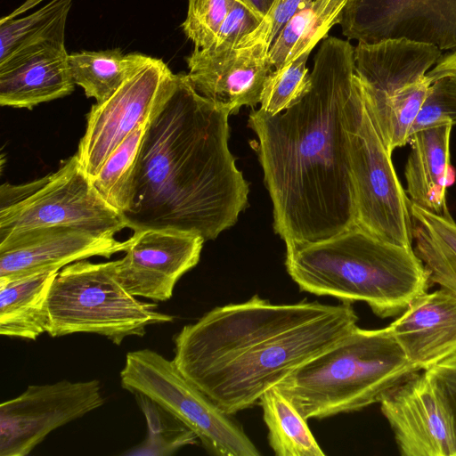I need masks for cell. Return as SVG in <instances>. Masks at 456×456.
I'll list each match as a JSON object with an SVG mask.
<instances>
[{
    "instance_id": "cell-17",
    "label": "cell",
    "mask_w": 456,
    "mask_h": 456,
    "mask_svg": "<svg viewBox=\"0 0 456 456\" xmlns=\"http://www.w3.org/2000/svg\"><path fill=\"white\" fill-rule=\"evenodd\" d=\"M387 327L406 358L427 370L456 354V295L426 291Z\"/></svg>"
},
{
    "instance_id": "cell-12",
    "label": "cell",
    "mask_w": 456,
    "mask_h": 456,
    "mask_svg": "<svg viewBox=\"0 0 456 456\" xmlns=\"http://www.w3.org/2000/svg\"><path fill=\"white\" fill-rule=\"evenodd\" d=\"M339 24L357 43L403 38L456 50V0H347Z\"/></svg>"
},
{
    "instance_id": "cell-31",
    "label": "cell",
    "mask_w": 456,
    "mask_h": 456,
    "mask_svg": "<svg viewBox=\"0 0 456 456\" xmlns=\"http://www.w3.org/2000/svg\"><path fill=\"white\" fill-rule=\"evenodd\" d=\"M445 123L456 125V83L448 77H442L432 82L411 135Z\"/></svg>"
},
{
    "instance_id": "cell-15",
    "label": "cell",
    "mask_w": 456,
    "mask_h": 456,
    "mask_svg": "<svg viewBox=\"0 0 456 456\" xmlns=\"http://www.w3.org/2000/svg\"><path fill=\"white\" fill-rule=\"evenodd\" d=\"M270 43L240 41L223 49H198L186 58L187 77L194 89L230 114L260 103L264 84L272 71Z\"/></svg>"
},
{
    "instance_id": "cell-27",
    "label": "cell",
    "mask_w": 456,
    "mask_h": 456,
    "mask_svg": "<svg viewBox=\"0 0 456 456\" xmlns=\"http://www.w3.org/2000/svg\"><path fill=\"white\" fill-rule=\"evenodd\" d=\"M151 119L141 124L118 145L92 180L102 198L122 215L131 206L137 159Z\"/></svg>"
},
{
    "instance_id": "cell-2",
    "label": "cell",
    "mask_w": 456,
    "mask_h": 456,
    "mask_svg": "<svg viewBox=\"0 0 456 456\" xmlns=\"http://www.w3.org/2000/svg\"><path fill=\"white\" fill-rule=\"evenodd\" d=\"M230 112L187 74L151 118L137 159L127 228L174 229L215 240L248 205V183L229 149Z\"/></svg>"
},
{
    "instance_id": "cell-1",
    "label": "cell",
    "mask_w": 456,
    "mask_h": 456,
    "mask_svg": "<svg viewBox=\"0 0 456 456\" xmlns=\"http://www.w3.org/2000/svg\"><path fill=\"white\" fill-rule=\"evenodd\" d=\"M354 53L349 41L327 37L314 58L307 93L276 115H248L273 229L286 248L356 226L348 126L362 88Z\"/></svg>"
},
{
    "instance_id": "cell-23",
    "label": "cell",
    "mask_w": 456,
    "mask_h": 456,
    "mask_svg": "<svg viewBox=\"0 0 456 456\" xmlns=\"http://www.w3.org/2000/svg\"><path fill=\"white\" fill-rule=\"evenodd\" d=\"M347 0H314L284 25L269 49L273 68L279 69L313 48L339 24Z\"/></svg>"
},
{
    "instance_id": "cell-11",
    "label": "cell",
    "mask_w": 456,
    "mask_h": 456,
    "mask_svg": "<svg viewBox=\"0 0 456 456\" xmlns=\"http://www.w3.org/2000/svg\"><path fill=\"white\" fill-rule=\"evenodd\" d=\"M104 403L100 381L30 385L0 404V456H26L53 430Z\"/></svg>"
},
{
    "instance_id": "cell-18",
    "label": "cell",
    "mask_w": 456,
    "mask_h": 456,
    "mask_svg": "<svg viewBox=\"0 0 456 456\" xmlns=\"http://www.w3.org/2000/svg\"><path fill=\"white\" fill-rule=\"evenodd\" d=\"M75 83L65 43H50L0 65V104L28 109L70 94Z\"/></svg>"
},
{
    "instance_id": "cell-16",
    "label": "cell",
    "mask_w": 456,
    "mask_h": 456,
    "mask_svg": "<svg viewBox=\"0 0 456 456\" xmlns=\"http://www.w3.org/2000/svg\"><path fill=\"white\" fill-rule=\"evenodd\" d=\"M127 241L74 227L41 228L0 240V284L36 273L60 271L92 256L110 258Z\"/></svg>"
},
{
    "instance_id": "cell-19",
    "label": "cell",
    "mask_w": 456,
    "mask_h": 456,
    "mask_svg": "<svg viewBox=\"0 0 456 456\" xmlns=\"http://www.w3.org/2000/svg\"><path fill=\"white\" fill-rule=\"evenodd\" d=\"M445 123L411 135L404 167L406 194L411 204L439 216H449L446 189L451 182L450 138Z\"/></svg>"
},
{
    "instance_id": "cell-4",
    "label": "cell",
    "mask_w": 456,
    "mask_h": 456,
    "mask_svg": "<svg viewBox=\"0 0 456 456\" xmlns=\"http://www.w3.org/2000/svg\"><path fill=\"white\" fill-rule=\"evenodd\" d=\"M285 267L299 290L363 302L380 318L398 316L432 285L413 247L385 241L358 226L286 248Z\"/></svg>"
},
{
    "instance_id": "cell-14",
    "label": "cell",
    "mask_w": 456,
    "mask_h": 456,
    "mask_svg": "<svg viewBox=\"0 0 456 456\" xmlns=\"http://www.w3.org/2000/svg\"><path fill=\"white\" fill-rule=\"evenodd\" d=\"M125 256L113 261L121 285L133 296L167 301L176 282L200 261L204 239L163 228L134 231Z\"/></svg>"
},
{
    "instance_id": "cell-7",
    "label": "cell",
    "mask_w": 456,
    "mask_h": 456,
    "mask_svg": "<svg viewBox=\"0 0 456 456\" xmlns=\"http://www.w3.org/2000/svg\"><path fill=\"white\" fill-rule=\"evenodd\" d=\"M48 227L115 236L127 224L102 198L73 155L44 177L21 184L4 183L0 187V240Z\"/></svg>"
},
{
    "instance_id": "cell-8",
    "label": "cell",
    "mask_w": 456,
    "mask_h": 456,
    "mask_svg": "<svg viewBox=\"0 0 456 456\" xmlns=\"http://www.w3.org/2000/svg\"><path fill=\"white\" fill-rule=\"evenodd\" d=\"M121 387L140 394L168 411L216 456L261 453L232 414L218 407L168 360L151 349L128 352L120 371Z\"/></svg>"
},
{
    "instance_id": "cell-5",
    "label": "cell",
    "mask_w": 456,
    "mask_h": 456,
    "mask_svg": "<svg viewBox=\"0 0 456 456\" xmlns=\"http://www.w3.org/2000/svg\"><path fill=\"white\" fill-rule=\"evenodd\" d=\"M388 327L355 325L335 345L299 366L275 387L305 419H323L379 403L419 371Z\"/></svg>"
},
{
    "instance_id": "cell-25",
    "label": "cell",
    "mask_w": 456,
    "mask_h": 456,
    "mask_svg": "<svg viewBox=\"0 0 456 456\" xmlns=\"http://www.w3.org/2000/svg\"><path fill=\"white\" fill-rule=\"evenodd\" d=\"M140 53L125 54L119 49L81 51L69 54L74 83L87 97L102 102L111 96L124 81L147 59Z\"/></svg>"
},
{
    "instance_id": "cell-34",
    "label": "cell",
    "mask_w": 456,
    "mask_h": 456,
    "mask_svg": "<svg viewBox=\"0 0 456 456\" xmlns=\"http://www.w3.org/2000/svg\"><path fill=\"white\" fill-rule=\"evenodd\" d=\"M427 370L445 396L456 428V354Z\"/></svg>"
},
{
    "instance_id": "cell-32",
    "label": "cell",
    "mask_w": 456,
    "mask_h": 456,
    "mask_svg": "<svg viewBox=\"0 0 456 456\" xmlns=\"http://www.w3.org/2000/svg\"><path fill=\"white\" fill-rule=\"evenodd\" d=\"M264 20L259 13L245 0H236L226 18L221 24L214 43L208 48H231L245 37L255 31Z\"/></svg>"
},
{
    "instance_id": "cell-22",
    "label": "cell",
    "mask_w": 456,
    "mask_h": 456,
    "mask_svg": "<svg viewBox=\"0 0 456 456\" xmlns=\"http://www.w3.org/2000/svg\"><path fill=\"white\" fill-rule=\"evenodd\" d=\"M73 0H51L36 12L0 22V65L50 43L65 42V27Z\"/></svg>"
},
{
    "instance_id": "cell-21",
    "label": "cell",
    "mask_w": 456,
    "mask_h": 456,
    "mask_svg": "<svg viewBox=\"0 0 456 456\" xmlns=\"http://www.w3.org/2000/svg\"><path fill=\"white\" fill-rule=\"evenodd\" d=\"M410 210L413 249L431 283L456 295V222L451 215L439 216L411 203Z\"/></svg>"
},
{
    "instance_id": "cell-6",
    "label": "cell",
    "mask_w": 456,
    "mask_h": 456,
    "mask_svg": "<svg viewBox=\"0 0 456 456\" xmlns=\"http://www.w3.org/2000/svg\"><path fill=\"white\" fill-rule=\"evenodd\" d=\"M118 281L113 261L79 260L61 268L47 297L52 338L75 333L103 336L115 345L131 336L143 337L150 325L172 322L158 305L141 301Z\"/></svg>"
},
{
    "instance_id": "cell-35",
    "label": "cell",
    "mask_w": 456,
    "mask_h": 456,
    "mask_svg": "<svg viewBox=\"0 0 456 456\" xmlns=\"http://www.w3.org/2000/svg\"><path fill=\"white\" fill-rule=\"evenodd\" d=\"M427 75L432 82L436 78L448 77L456 83V50L443 53Z\"/></svg>"
},
{
    "instance_id": "cell-29",
    "label": "cell",
    "mask_w": 456,
    "mask_h": 456,
    "mask_svg": "<svg viewBox=\"0 0 456 456\" xmlns=\"http://www.w3.org/2000/svg\"><path fill=\"white\" fill-rule=\"evenodd\" d=\"M311 50L291 62L272 70L264 84L260 108L273 116L296 104L309 90L312 80L306 61Z\"/></svg>"
},
{
    "instance_id": "cell-28",
    "label": "cell",
    "mask_w": 456,
    "mask_h": 456,
    "mask_svg": "<svg viewBox=\"0 0 456 456\" xmlns=\"http://www.w3.org/2000/svg\"><path fill=\"white\" fill-rule=\"evenodd\" d=\"M134 395L146 419L147 436L143 443L124 454L167 456L198 443L197 436L189 428L154 401L143 395Z\"/></svg>"
},
{
    "instance_id": "cell-26",
    "label": "cell",
    "mask_w": 456,
    "mask_h": 456,
    "mask_svg": "<svg viewBox=\"0 0 456 456\" xmlns=\"http://www.w3.org/2000/svg\"><path fill=\"white\" fill-rule=\"evenodd\" d=\"M268 430V443L277 456H323L306 420L293 403L274 386L265 391L259 403Z\"/></svg>"
},
{
    "instance_id": "cell-3",
    "label": "cell",
    "mask_w": 456,
    "mask_h": 456,
    "mask_svg": "<svg viewBox=\"0 0 456 456\" xmlns=\"http://www.w3.org/2000/svg\"><path fill=\"white\" fill-rule=\"evenodd\" d=\"M352 303L273 304L254 295L216 306L174 337L180 372L229 414L327 350L355 325Z\"/></svg>"
},
{
    "instance_id": "cell-24",
    "label": "cell",
    "mask_w": 456,
    "mask_h": 456,
    "mask_svg": "<svg viewBox=\"0 0 456 456\" xmlns=\"http://www.w3.org/2000/svg\"><path fill=\"white\" fill-rule=\"evenodd\" d=\"M431 84L426 75L375 96L366 97L362 94L366 107L390 153L409 142L411 127Z\"/></svg>"
},
{
    "instance_id": "cell-30",
    "label": "cell",
    "mask_w": 456,
    "mask_h": 456,
    "mask_svg": "<svg viewBox=\"0 0 456 456\" xmlns=\"http://www.w3.org/2000/svg\"><path fill=\"white\" fill-rule=\"evenodd\" d=\"M236 0H189L182 28L194 48L212 45L217 31Z\"/></svg>"
},
{
    "instance_id": "cell-33",
    "label": "cell",
    "mask_w": 456,
    "mask_h": 456,
    "mask_svg": "<svg viewBox=\"0 0 456 456\" xmlns=\"http://www.w3.org/2000/svg\"><path fill=\"white\" fill-rule=\"evenodd\" d=\"M312 1L314 0H274L260 26L245 38L250 41L266 38L272 45L289 19Z\"/></svg>"
},
{
    "instance_id": "cell-9",
    "label": "cell",
    "mask_w": 456,
    "mask_h": 456,
    "mask_svg": "<svg viewBox=\"0 0 456 456\" xmlns=\"http://www.w3.org/2000/svg\"><path fill=\"white\" fill-rule=\"evenodd\" d=\"M348 138L356 226L385 241L412 248L411 202L362 92L352 113Z\"/></svg>"
},
{
    "instance_id": "cell-10",
    "label": "cell",
    "mask_w": 456,
    "mask_h": 456,
    "mask_svg": "<svg viewBox=\"0 0 456 456\" xmlns=\"http://www.w3.org/2000/svg\"><path fill=\"white\" fill-rule=\"evenodd\" d=\"M176 82L177 74L161 59L148 56L111 96L92 106L75 154L91 181L118 145L165 104Z\"/></svg>"
},
{
    "instance_id": "cell-20",
    "label": "cell",
    "mask_w": 456,
    "mask_h": 456,
    "mask_svg": "<svg viewBox=\"0 0 456 456\" xmlns=\"http://www.w3.org/2000/svg\"><path fill=\"white\" fill-rule=\"evenodd\" d=\"M59 271L0 284V335L36 340L47 332V297Z\"/></svg>"
},
{
    "instance_id": "cell-13",
    "label": "cell",
    "mask_w": 456,
    "mask_h": 456,
    "mask_svg": "<svg viewBox=\"0 0 456 456\" xmlns=\"http://www.w3.org/2000/svg\"><path fill=\"white\" fill-rule=\"evenodd\" d=\"M379 403L402 456H456L452 411L428 370L409 376Z\"/></svg>"
},
{
    "instance_id": "cell-36",
    "label": "cell",
    "mask_w": 456,
    "mask_h": 456,
    "mask_svg": "<svg viewBox=\"0 0 456 456\" xmlns=\"http://www.w3.org/2000/svg\"><path fill=\"white\" fill-rule=\"evenodd\" d=\"M264 17L271 8L274 0H245Z\"/></svg>"
}]
</instances>
